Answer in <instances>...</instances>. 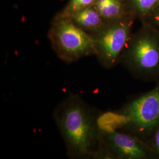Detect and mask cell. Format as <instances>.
Returning a JSON list of instances; mask_svg holds the SVG:
<instances>
[{
  "mask_svg": "<svg viewBox=\"0 0 159 159\" xmlns=\"http://www.w3.org/2000/svg\"><path fill=\"white\" fill-rule=\"evenodd\" d=\"M48 37L57 56L66 63H73L96 54L94 40L91 34L80 28L70 17L60 12L51 22Z\"/></svg>",
  "mask_w": 159,
  "mask_h": 159,
  "instance_id": "obj_4",
  "label": "cell"
},
{
  "mask_svg": "<svg viewBox=\"0 0 159 159\" xmlns=\"http://www.w3.org/2000/svg\"><path fill=\"white\" fill-rule=\"evenodd\" d=\"M95 1L96 0H70L67 6L60 13L64 16L71 17L77 12L93 6Z\"/></svg>",
  "mask_w": 159,
  "mask_h": 159,
  "instance_id": "obj_10",
  "label": "cell"
},
{
  "mask_svg": "<svg viewBox=\"0 0 159 159\" xmlns=\"http://www.w3.org/2000/svg\"><path fill=\"white\" fill-rule=\"evenodd\" d=\"M56 120L70 155L107 157L102 148L98 120L79 97L71 96L63 102Z\"/></svg>",
  "mask_w": 159,
  "mask_h": 159,
  "instance_id": "obj_1",
  "label": "cell"
},
{
  "mask_svg": "<svg viewBox=\"0 0 159 159\" xmlns=\"http://www.w3.org/2000/svg\"><path fill=\"white\" fill-rule=\"evenodd\" d=\"M102 148L112 159H152L148 143L139 137L118 129L100 128Z\"/></svg>",
  "mask_w": 159,
  "mask_h": 159,
  "instance_id": "obj_6",
  "label": "cell"
},
{
  "mask_svg": "<svg viewBox=\"0 0 159 159\" xmlns=\"http://www.w3.org/2000/svg\"><path fill=\"white\" fill-rule=\"evenodd\" d=\"M68 17L80 28L91 35L100 31L107 22L94 6L87 7Z\"/></svg>",
  "mask_w": 159,
  "mask_h": 159,
  "instance_id": "obj_7",
  "label": "cell"
},
{
  "mask_svg": "<svg viewBox=\"0 0 159 159\" xmlns=\"http://www.w3.org/2000/svg\"><path fill=\"white\" fill-rule=\"evenodd\" d=\"M100 128L118 129L148 142L159 126V83L116 113L98 119Z\"/></svg>",
  "mask_w": 159,
  "mask_h": 159,
  "instance_id": "obj_2",
  "label": "cell"
},
{
  "mask_svg": "<svg viewBox=\"0 0 159 159\" xmlns=\"http://www.w3.org/2000/svg\"><path fill=\"white\" fill-rule=\"evenodd\" d=\"M93 6L106 21L117 20L129 14L125 0H96Z\"/></svg>",
  "mask_w": 159,
  "mask_h": 159,
  "instance_id": "obj_8",
  "label": "cell"
},
{
  "mask_svg": "<svg viewBox=\"0 0 159 159\" xmlns=\"http://www.w3.org/2000/svg\"><path fill=\"white\" fill-rule=\"evenodd\" d=\"M129 13L134 17H148L159 5V0H125Z\"/></svg>",
  "mask_w": 159,
  "mask_h": 159,
  "instance_id": "obj_9",
  "label": "cell"
},
{
  "mask_svg": "<svg viewBox=\"0 0 159 159\" xmlns=\"http://www.w3.org/2000/svg\"><path fill=\"white\" fill-rule=\"evenodd\" d=\"M148 17H150V23L148 24L159 30V5Z\"/></svg>",
  "mask_w": 159,
  "mask_h": 159,
  "instance_id": "obj_12",
  "label": "cell"
},
{
  "mask_svg": "<svg viewBox=\"0 0 159 159\" xmlns=\"http://www.w3.org/2000/svg\"><path fill=\"white\" fill-rule=\"evenodd\" d=\"M130 13L125 17L107 21L100 31L92 35L100 62L106 68H111L120 57L131 35L134 18Z\"/></svg>",
  "mask_w": 159,
  "mask_h": 159,
  "instance_id": "obj_5",
  "label": "cell"
},
{
  "mask_svg": "<svg viewBox=\"0 0 159 159\" xmlns=\"http://www.w3.org/2000/svg\"><path fill=\"white\" fill-rule=\"evenodd\" d=\"M140 79H159V30L145 23L131 34L120 60Z\"/></svg>",
  "mask_w": 159,
  "mask_h": 159,
  "instance_id": "obj_3",
  "label": "cell"
},
{
  "mask_svg": "<svg viewBox=\"0 0 159 159\" xmlns=\"http://www.w3.org/2000/svg\"><path fill=\"white\" fill-rule=\"evenodd\" d=\"M148 143L150 148L152 159H159V126Z\"/></svg>",
  "mask_w": 159,
  "mask_h": 159,
  "instance_id": "obj_11",
  "label": "cell"
}]
</instances>
